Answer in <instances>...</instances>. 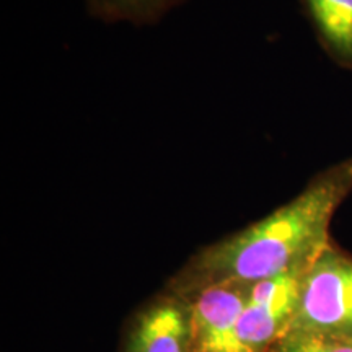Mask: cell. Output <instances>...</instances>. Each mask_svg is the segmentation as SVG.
Returning <instances> with one entry per match:
<instances>
[{
    "instance_id": "cell-1",
    "label": "cell",
    "mask_w": 352,
    "mask_h": 352,
    "mask_svg": "<svg viewBox=\"0 0 352 352\" xmlns=\"http://www.w3.org/2000/svg\"><path fill=\"white\" fill-rule=\"evenodd\" d=\"M352 191V158L329 166L300 195L243 230L202 248L170 280L176 294L222 283L256 284L303 270L329 240L336 210Z\"/></svg>"
},
{
    "instance_id": "cell-2",
    "label": "cell",
    "mask_w": 352,
    "mask_h": 352,
    "mask_svg": "<svg viewBox=\"0 0 352 352\" xmlns=\"http://www.w3.org/2000/svg\"><path fill=\"white\" fill-rule=\"evenodd\" d=\"M352 342V256L328 243L303 272L290 328ZM287 329V331H289Z\"/></svg>"
},
{
    "instance_id": "cell-3",
    "label": "cell",
    "mask_w": 352,
    "mask_h": 352,
    "mask_svg": "<svg viewBox=\"0 0 352 352\" xmlns=\"http://www.w3.org/2000/svg\"><path fill=\"white\" fill-rule=\"evenodd\" d=\"M307 267L253 284L236 328L235 352H267L287 331Z\"/></svg>"
},
{
    "instance_id": "cell-4",
    "label": "cell",
    "mask_w": 352,
    "mask_h": 352,
    "mask_svg": "<svg viewBox=\"0 0 352 352\" xmlns=\"http://www.w3.org/2000/svg\"><path fill=\"white\" fill-rule=\"evenodd\" d=\"M121 352H196L186 298L166 289L145 303L127 323Z\"/></svg>"
},
{
    "instance_id": "cell-5",
    "label": "cell",
    "mask_w": 352,
    "mask_h": 352,
    "mask_svg": "<svg viewBox=\"0 0 352 352\" xmlns=\"http://www.w3.org/2000/svg\"><path fill=\"white\" fill-rule=\"evenodd\" d=\"M252 287V284L222 283L179 294L191 311L196 352H235L236 328Z\"/></svg>"
},
{
    "instance_id": "cell-6",
    "label": "cell",
    "mask_w": 352,
    "mask_h": 352,
    "mask_svg": "<svg viewBox=\"0 0 352 352\" xmlns=\"http://www.w3.org/2000/svg\"><path fill=\"white\" fill-rule=\"evenodd\" d=\"M303 3L334 59L352 65V0H303Z\"/></svg>"
},
{
    "instance_id": "cell-7",
    "label": "cell",
    "mask_w": 352,
    "mask_h": 352,
    "mask_svg": "<svg viewBox=\"0 0 352 352\" xmlns=\"http://www.w3.org/2000/svg\"><path fill=\"white\" fill-rule=\"evenodd\" d=\"M90 7L109 20L142 21L160 15L176 0H88Z\"/></svg>"
},
{
    "instance_id": "cell-8",
    "label": "cell",
    "mask_w": 352,
    "mask_h": 352,
    "mask_svg": "<svg viewBox=\"0 0 352 352\" xmlns=\"http://www.w3.org/2000/svg\"><path fill=\"white\" fill-rule=\"evenodd\" d=\"M267 352H352V342L289 329Z\"/></svg>"
}]
</instances>
